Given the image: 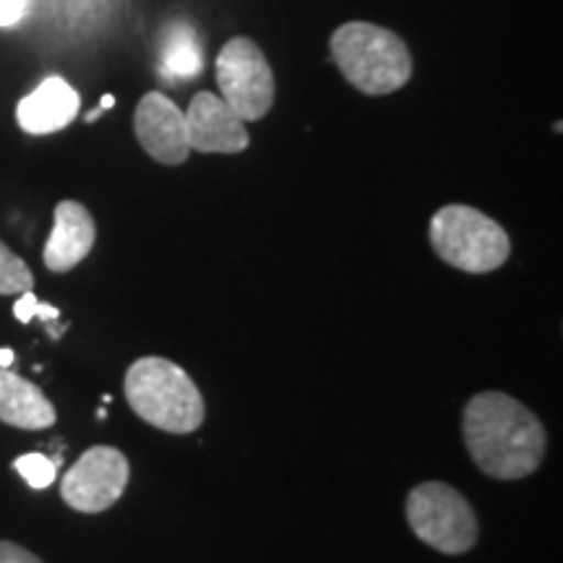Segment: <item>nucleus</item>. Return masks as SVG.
<instances>
[{
    "instance_id": "nucleus-1",
    "label": "nucleus",
    "mask_w": 563,
    "mask_h": 563,
    "mask_svg": "<svg viewBox=\"0 0 563 563\" xmlns=\"http://www.w3.org/2000/svg\"><path fill=\"white\" fill-rule=\"evenodd\" d=\"M464 446L477 467L496 481L532 475L545 456V428L538 415L504 391H483L464 407Z\"/></svg>"
},
{
    "instance_id": "nucleus-2",
    "label": "nucleus",
    "mask_w": 563,
    "mask_h": 563,
    "mask_svg": "<svg viewBox=\"0 0 563 563\" xmlns=\"http://www.w3.org/2000/svg\"><path fill=\"white\" fill-rule=\"evenodd\" d=\"M336 68L352 87L384 97L412 79V53L397 32L371 21H347L329 40Z\"/></svg>"
},
{
    "instance_id": "nucleus-3",
    "label": "nucleus",
    "mask_w": 563,
    "mask_h": 563,
    "mask_svg": "<svg viewBox=\"0 0 563 563\" xmlns=\"http://www.w3.org/2000/svg\"><path fill=\"white\" fill-rule=\"evenodd\" d=\"M125 399L150 426L167 433H194L203 422L199 386L167 357H139L125 373Z\"/></svg>"
},
{
    "instance_id": "nucleus-4",
    "label": "nucleus",
    "mask_w": 563,
    "mask_h": 563,
    "mask_svg": "<svg viewBox=\"0 0 563 563\" xmlns=\"http://www.w3.org/2000/svg\"><path fill=\"white\" fill-rule=\"evenodd\" d=\"M428 238L441 262L470 274L496 272L511 256L509 232L481 209L464 203L435 211Z\"/></svg>"
},
{
    "instance_id": "nucleus-5",
    "label": "nucleus",
    "mask_w": 563,
    "mask_h": 563,
    "mask_svg": "<svg viewBox=\"0 0 563 563\" xmlns=\"http://www.w3.org/2000/svg\"><path fill=\"white\" fill-rule=\"evenodd\" d=\"M407 522L426 545L462 555L477 543V517L467 498L446 483L415 485L405 504Z\"/></svg>"
},
{
    "instance_id": "nucleus-6",
    "label": "nucleus",
    "mask_w": 563,
    "mask_h": 563,
    "mask_svg": "<svg viewBox=\"0 0 563 563\" xmlns=\"http://www.w3.org/2000/svg\"><path fill=\"white\" fill-rule=\"evenodd\" d=\"M217 84L220 97L243 123L262 121L277 95L269 60L249 37H232L217 55Z\"/></svg>"
},
{
    "instance_id": "nucleus-7",
    "label": "nucleus",
    "mask_w": 563,
    "mask_h": 563,
    "mask_svg": "<svg viewBox=\"0 0 563 563\" xmlns=\"http://www.w3.org/2000/svg\"><path fill=\"white\" fill-rule=\"evenodd\" d=\"M131 464L115 446H91L84 452L60 483V496L81 514L108 511L123 496Z\"/></svg>"
},
{
    "instance_id": "nucleus-8",
    "label": "nucleus",
    "mask_w": 563,
    "mask_h": 563,
    "mask_svg": "<svg viewBox=\"0 0 563 563\" xmlns=\"http://www.w3.org/2000/svg\"><path fill=\"white\" fill-rule=\"evenodd\" d=\"M133 131L144 152L159 165H183L191 154L186 112L162 91L141 97L133 112Z\"/></svg>"
},
{
    "instance_id": "nucleus-9",
    "label": "nucleus",
    "mask_w": 563,
    "mask_h": 563,
    "mask_svg": "<svg viewBox=\"0 0 563 563\" xmlns=\"http://www.w3.org/2000/svg\"><path fill=\"white\" fill-rule=\"evenodd\" d=\"M188 144L201 154H241L249 150L251 136L238 112L222 97L199 91L186 110Z\"/></svg>"
},
{
    "instance_id": "nucleus-10",
    "label": "nucleus",
    "mask_w": 563,
    "mask_h": 563,
    "mask_svg": "<svg viewBox=\"0 0 563 563\" xmlns=\"http://www.w3.org/2000/svg\"><path fill=\"white\" fill-rule=\"evenodd\" d=\"M97 241V224L89 209L79 201H60L55 207L53 232L45 243V266L66 274L89 256Z\"/></svg>"
},
{
    "instance_id": "nucleus-11",
    "label": "nucleus",
    "mask_w": 563,
    "mask_h": 563,
    "mask_svg": "<svg viewBox=\"0 0 563 563\" xmlns=\"http://www.w3.org/2000/svg\"><path fill=\"white\" fill-rule=\"evenodd\" d=\"M79 91L60 76H47L32 95H26L16 108V121L32 136L63 131L79 115Z\"/></svg>"
},
{
    "instance_id": "nucleus-12",
    "label": "nucleus",
    "mask_w": 563,
    "mask_h": 563,
    "mask_svg": "<svg viewBox=\"0 0 563 563\" xmlns=\"http://www.w3.org/2000/svg\"><path fill=\"white\" fill-rule=\"evenodd\" d=\"M55 418V407L37 384L26 382L11 368H0V420L24 431H45Z\"/></svg>"
},
{
    "instance_id": "nucleus-13",
    "label": "nucleus",
    "mask_w": 563,
    "mask_h": 563,
    "mask_svg": "<svg viewBox=\"0 0 563 563\" xmlns=\"http://www.w3.org/2000/svg\"><path fill=\"white\" fill-rule=\"evenodd\" d=\"M162 74L167 79H194L203 68L201 45L196 42V32L186 24H175L162 40Z\"/></svg>"
},
{
    "instance_id": "nucleus-14",
    "label": "nucleus",
    "mask_w": 563,
    "mask_h": 563,
    "mask_svg": "<svg viewBox=\"0 0 563 563\" xmlns=\"http://www.w3.org/2000/svg\"><path fill=\"white\" fill-rule=\"evenodd\" d=\"M34 287V274L24 258L0 241V295H21Z\"/></svg>"
},
{
    "instance_id": "nucleus-15",
    "label": "nucleus",
    "mask_w": 563,
    "mask_h": 563,
    "mask_svg": "<svg viewBox=\"0 0 563 563\" xmlns=\"http://www.w3.org/2000/svg\"><path fill=\"white\" fill-rule=\"evenodd\" d=\"M13 467H16V473L24 477L26 483L32 485V488H47V485H53L55 475H58V464H55L51 456L45 454H24L19 456L16 462H13Z\"/></svg>"
},
{
    "instance_id": "nucleus-16",
    "label": "nucleus",
    "mask_w": 563,
    "mask_h": 563,
    "mask_svg": "<svg viewBox=\"0 0 563 563\" xmlns=\"http://www.w3.org/2000/svg\"><path fill=\"white\" fill-rule=\"evenodd\" d=\"M30 11V0H0V26H16Z\"/></svg>"
},
{
    "instance_id": "nucleus-17",
    "label": "nucleus",
    "mask_w": 563,
    "mask_h": 563,
    "mask_svg": "<svg viewBox=\"0 0 563 563\" xmlns=\"http://www.w3.org/2000/svg\"><path fill=\"white\" fill-rule=\"evenodd\" d=\"M0 563H45L42 559H37L32 551L21 548L11 540H0Z\"/></svg>"
},
{
    "instance_id": "nucleus-18",
    "label": "nucleus",
    "mask_w": 563,
    "mask_h": 563,
    "mask_svg": "<svg viewBox=\"0 0 563 563\" xmlns=\"http://www.w3.org/2000/svg\"><path fill=\"white\" fill-rule=\"evenodd\" d=\"M37 306H40V300L34 298L32 290L21 292V298L16 300V306H13V316H16L21 323H30L34 316H37Z\"/></svg>"
},
{
    "instance_id": "nucleus-19",
    "label": "nucleus",
    "mask_w": 563,
    "mask_h": 563,
    "mask_svg": "<svg viewBox=\"0 0 563 563\" xmlns=\"http://www.w3.org/2000/svg\"><path fill=\"white\" fill-rule=\"evenodd\" d=\"M13 357H16V355H13V350H9V347L0 350V368H11Z\"/></svg>"
},
{
    "instance_id": "nucleus-20",
    "label": "nucleus",
    "mask_w": 563,
    "mask_h": 563,
    "mask_svg": "<svg viewBox=\"0 0 563 563\" xmlns=\"http://www.w3.org/2000/svg\"><path fill=\"white\" fill-rule=\"evenodd\" d=\"M112 104H115V97H112V95H104V97H102V102H100V108H102V110H110Z\"/></svg>"
}]
</instances>
